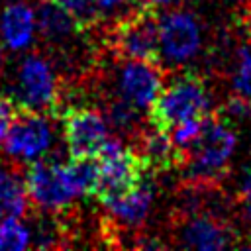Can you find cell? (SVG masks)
I'll return each instance as SVG.
<instances>
[{
  "mask_svg": "<svg viewBox=\"0 0 251 251\" xmlns=\"http://www.w3.org/2000/svg\"><path fill=\"white\" fill-rule=\"evenodd\" d=\"M153 194H155L153 182L147 176H143V180L131 192L104 204L108 208V222L112 224L110 229H114V227L137 229L145 222V218L151 210Z\"/></svg>",
  "mask_w": 251,
  "mask_h": 251,
  "instance_id": "obj_12",
  "label": "cell"
},
{
  "mask_svg": "<svg viewBox=\"0 0 251 251\" xmlns=\"http://www.w3.org/2000/svg\"><path fill=\"white\" fill-rule=\"evenodd\" d=\"M51 2L61 6L73 18L78 33H88L102 27L104 12L98 0H51Z\"/></svg>",
  "mask_w": 251,
  "mask_h": 251,
  "instance_id": "obj_18",
  "label": "cell"
},
{
  "mask_svg": "<svg viewBox=\"0 0 251 251\" xmlns=\"http://www.w3.org/2000/svg\"><path fill=\"white\" fill-rule=\"evenodd\" d=\"M237 204L243 208L245 216L251 220V175L245 178V182L241 184V188L237 192Z\"/></svg>",
  "mask_w": 251,
  "mask_h": 251,
  "instance_id": "obj_21",
  "label": "cell"
},
{
  "mask_svg": "<svg viewBox=\"0 0 251 251\" xmlns=\"http://www.w3.org/2000/svg\"><path fill=\"white\" fill-rule=\"evenodd\" d=\"M25 192H27L29 204L49 214L67 212L73 200L78 196L67 176L65 163H57L47 155L33 161L27 167Z\"/></svg>",
  "mask_w": 251,
  "mask_h": 251,
  "instance_id": "obj_6",
  "label": "cell"
},
{
  "mask_svg": "<svg viewBox=\"0 0 251 251\" xmlns=\"http://www.w3.org/2000/svg\"><path fill=\"white\" fill-rule=\"evenodd\" d=\"M249 6H251V4H249ZM249 6H247V8H249Z\"/></svg>",
  "mask_w": 251,
  "mask_h": 251,
  "instance_id": "obj_27",
  "label": "cell"
},
{
  "mask_svg": "<svg viewBox=\"0 0 251 251\" xmlns=\"http://www.w3.org/2000/svg\"><path fill=\"white\" fill-rule=\"evenodd\" d=\"M143 4H149V6H155V8H159V6H167V4H171L173 0H141Z\"/></svg>",
  "mask_w": 251,
  "mask_h": 251,
  "instance_id": "obj_24",
  "label": "cell"
},
{
  "mask_svg": "<svg viewBox=\"0 0 251 251\" xmlns=\"http://www.w3.org/2000/svg\"><path fill=\"white\" fill-rule=\"evenodd\" d=\"M4 65H6V51H4V47L0 45V73H2Z\"/></svg>",
  "mask_w": 251,
  "mask_h": 251,
  "instance_id": "obj_26",
  "label": "cell"
},
{
  "mask_svg": "<svg viewBox=\"0 0 251 251\" xmlns=\"http://www.w3.org/2000/svg\"><path fill=\"white\" fill-rule=\"evenodd\" d=\"M243 25L247 27V35H249V41H251V6L243 10Z\"/></svg>",
  "mask_w": 251,
  "mask_h": 251,
  "instance_id": "obj_23",
  "label": "cell"
},
{
  "mask_svg": "<svg viewBox=\"0 0 251 251\" xmlns=\"http://www.w3.org/2000/svg\"><path fill=\"white\" fill-rule=\"evenodd\" d=\"M227 110L241 118H251V47L239 45L231 69V92Z\"/></svg>",
  "mask_w": 251,
  "mask_h": 251,
  "instance_id": "obj_14",
  "label": "cell"
},
{
  "mask_svg": "<svg viewBox=\"0 0 251 251\" xmlns=\"http://www.w3.org/2000/svg\"><path fill=\"white\" fill-rule=\"evenodd\" d=\"M51 143L53 131L49 116L22 106L10 129L2 137L4 155H10L16 161H37L47 155Z\"/></svg>",
  "mask_w": 251,
  "mask_h": 251,
  "instance_id": "obj_9",
  "label": "cell"
},
{
  "mask_svg": "<svg viewBox=\"0 0 251 251\" xmlns=\"http://www.w3.org/2000/svg\"><path fill=\"white\" fill-rule=\"evenodd\" d=\"M18 112H20V104L12 96H6L0 92V141L6 135V131L10 129Z\"/></svg>",
  "mask_w": 251,
  "mask_h": 251,
  "instance_id": "obj_20",
  "label": "cell"
},
{
  "mask_svg": "<svg viewBox=\"0 0 251 251\" xmlns=\"http://www.w3.org/2000/svg\"><path fill=\"white\" fill-rule=\"evenodd\" d=\"M235 149L233 129L212 110L204 122L194 143L184 151V165L178 169L184 173L186 184L218 186L227 171L229 159Z\"/></svg>",
  "mask_w": 251,
  "mask_h": 251,
  "instance_id": "obj_1",
  "label": "cell"
},
{
  "mask_svg": "<svg viewBox=\"0 0 251 251\" xmlns=\"http://www.w3.org/2000/svg\"><path fill=\"white\" fill-rule=\"evenodd\" d=\"M29 239V229L18 218L0 220V249H24Z\"/></svg>",
  "mask_w": 251,
  "mask_h": 251,
  "instance_id": "obj_19",
  "label": "cell"
},
{
  "mask_svg": "<svg viewBox=\"0 0 251 251\" xmlns=\"http://www.w3.org/2000/svg\"><path fill=\"white\" fill-rule=\"evenodd\" d=\"M127 2H129V0H98V4H100V8H102L104 14L116 12V10H120L122 6H126Z\"/></svg>",
  "mask_w": 251,
  "mask_h": 251,
  "instance_id": "obj_22",
  "label": "cell"
},
{
  "mask_svg": "<svg viewBox=\"0 0 251 251\" xmlns=\"http://www.w3.org/2000/svg\"><path fill=\"white\" fill-rule=\"evenodd\" d=\"M98 159H100V178L94 198L100 204H108L131 192L143 180V176L149 175L139 155L131 147H126L118 135L106 141Z\"/></svg>",
  "mask_w": 251,
  "mask_h": 251,
  "instance_id": "obj_4",
  "label": "cell"
},
{
  "mask_svg": "<svg viewBox=\"0 0 251 251\" xmlns=\"http://www.w3.org/2000/svg\"><path fill=\"white\" fill-rule=\"evenodd\" d=\"M63 137L69 157H98L112 135L104 112L69 106L63 110Z\"/></svg>",
  "mask_w": 251,
  "mask_h": 251,
  "instance_id": "obj_8",
  "label": "cell"
},
{
  "mask_svg": "<svg viewBox=\"0 0 251 251\" xmlns=\"http://www.w3.org/2000/svg\"><path fill=\"white\" fill-rule=\"evenodd\" d=\"M227 4H233V6H239V8H247L251 4V0H224Z\"/></svg>",
  "mask_w": 251,
  "mask_h": 251,
  "instance_id": "obj_25",
  "label": "cell"
},
{
  "mask_svg": "<svg viewBox=\"0 0 251 251\" xmlns=\"http://www.w3.org/2000/svg\"><path fill=\"white\" fill-rule=\"evenodd\" d=\"M167 82V73L161 63L139 59H118L116 86L118 96L133 104L137 110H149Z\"/></svg>",
  "mask_w": 251,
  "mask_h": 251,
  "instance_id": "obj_10",
  "label": "cell"
},
{
  "mask_svg": "<svg viewBox=\"0 0 251 251\" xmlns=\"http://www.w3.org/2000/svg\"><path fill=\"white\" fill-rule=\"evenodd\" d=\"M173 235L188 249H226L239 243L233 226L210 210H180L173 222Z\"/></svg>",
  "mask_w": 251,
  "mask_h": 251,
  "instance_id": "obj_7",
  "label": "cell"
},
{
  "mask_svg": "<svg viewBox=\"0 0 251 251\" xmlns=\"http://www.w3.org/2000/svg\"><path fill=\"white\" fill-rule=\"evenodd\" d=\"M16 102L22 108H29L53 118L63 108L61 86L51 65L39 53L24 57L16 75Z\"/></svg>",
  "mask_w": 251,
  "mask_h": 251,
  "instance_id": "obj_5",
  "label": "cell"
},
{
  "mask_svg": "<svg viewBox=\"0 0 251 251\" xmlns=\"http://www.w3.org/2000/svg\"><path fill=\"white\" fill-rule=\"evenodd\" d=\"M104 49L118 59H139L161 63L159 12L155 6L139 4L104 25Z\"/></svg>",
  "mask_w": 251,
  "mask_h": 251,
  "instance_id": "obj_2",
  "label": "cell"
},
{
  "mask_svg": "<svg viewBox=\"0 0 251 251\" xmlns=\"http://www.w3.org/2000/svg\"><path fill=\"white\" fill-rule=\"evenodd\" d=\"M37 25L45 41L49 43H65L73 33H78L73 18L55 2L41 0L37 6Z\"/></svg>",
  "mask_w": 251,
  "mask_h": 251,
  "instance_id": "obj_15",
  "label": "cell"
},
{
  "mask_svg": "<svg viewBox=\"0 0 251 251\" xmlns=\"http://www.w3.org/2000/svg\"><path fill=\"white\" fill-rule=\"evenodd\" d=\"M212 112L210 90L202 76L196 73H184L165 82L159 96L153 100L147 112V122L171 133L176 126L206 118Z\"/></svg>",
  "mask_w": 251,
  "mask_h": 251,
  "instance_id": "obj_3",
  "label": "cell"
},
{
  "mask_svg": "<svg viewBox=\"0 0 251 251\" xmlns=\"http://www.w3.org/2000/svg\"><path fill=\"white\" fill-rule=\"evenodd\" d=\"M161 57L180 65L190 61L202 47V27L198 18L186 10H169L159 16Z\"/></svg>",
  "mask_w": 251,
  "mask_h": 251,
  "instance_id": "obj_11",
  "label": "cell"
},
{
  "mask_svg": "<svg viewBox=\"0 0 251 251\" xmlns=\"http://www.w3.org/2000/svg\"><path fill=\"white\" fill-rule=\"evenodd\" d=\"M35 31V14L27 4H10L2 10L0 16V37L2 43L12 49L20 51L25 49Z\"/></svg>",
  "mask_w": 251,
  "mask_h": 251,
  "instance_id": "obj_13",
  "label": "cell"
},
{
  "mask_svg": "<svg viewBox=\"0 0 251 251\" xmlns=\"http://www.w3.org/2000/svg\"><path fill=\"white\" fill-rule=\"evenodd\" d=\"M65 171L78 196H94L100 178L98 157H69Z\"/></svg>",
  "mask_w": 251,
  "mask_h": 251,
  "instance_id": "obj_17",
  "label": "cell"
},
{
  "mask_svg": "<svg viewBox=\"0 0 251 251\" xmlns=\"http://www.w3.org/2000/svg\"><path fill=\"white\" fill-rule=\"evenodd\" d=\"M0 202L14 204L29 212V198L25 192V173L20 161L10 155H0Z\"/></svg>",
  "mask_w": 251,
  "mask_h": 251,
  "instance_id": "obj_16",
  "label": "cell"
}]
</instances>
